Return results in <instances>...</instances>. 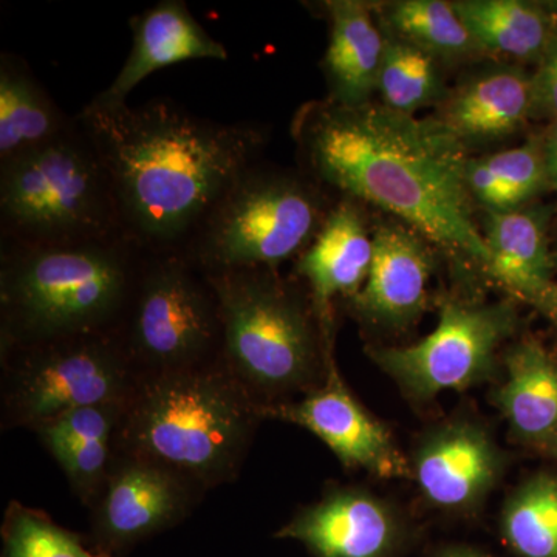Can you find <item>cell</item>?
<instances>
[{"mask_svg": "<svg viewBox=\"0 0 557 557\" xmlns=\"http://www.w3.org/2000/svg\"><path fill=\"white\" fill-rule=\"evenodd\" d=\"M504 533L523 557H557V475L541 472L516 491L505 508Z\"/></svg>", "mask_w": 557, "mask_h": 557, "instance_id": "28", "label": "cell"}, {"mask_svg": "<svg viewBox=\"0 0 557 557\" xmlns=\"http://www.w3.org/2000/svg\"><path fill=\"white\" fill-rule=\"evenodd\" d=\"M467 186L474 203L487 212H507L549 188L542 139L502 150L483 159H469Z\"/></svg>", "mask_w": 557, "mask_h": 557, "instance_id": "25", "label": "cell"}, {"mask_svg": "<svg viewBox=\"0 0 557 557\" xmlns=\"http://www.w3.org/2000/svg\"><path fill=\"white\" fill-rule=\"evenodd\" d=\"M76 119L108 172L124 234L146 252L182 251L265 146L256 124L203 119L166 98L89 102Z\"/></svg>", "mask_w": 557, "mask_h": 557, "instance_id": "2", "label": "cell"}, {"mask_svg": "<svg viewBox=\"0 0 557 557\" xmlns=\"http://www.w3.org/2000/svg\"><path fill=\"white\" fill-rule=\"evenodd\" d=\"M260 408L222 361L143 376L115 453L171 469L200 491L218 486L239 472Z\"/></svg>", "mask_w": 557, "mask_h": 557, "instance_id": "3", "label": "cell"}, {"mask_svg": "<svg viewBox=\"0 0 557 557\" xmlns=\"http://www.w3.org/2000/svg\"><path fill=\"white\" fill-rule=\"evenodd\" d=\"M373 234L358 201L338 199L317 237L298 258L296 271L310 288L311 307L329 336L330 311L338 296L355 298L368 278Z\"/></svg>", "mask_w": 557, "mask_h": 557, "instance_id": "15", "label": "cell"}, {"mask_svg": "<svg viewBox=\"0 0 557 557\" xmlns=\"http://www.w3.org/2000/svg\"><path fill=\"white\" fill-rule=\"evenodd\" d=\"M322 9L330 32L322 61L327 100L343 106L366 104L379 90L386 36L376 27L368 3L330 0Z\"/></svg>", "mask_w": 557, "mask_h": 557, "instance_id": "19", "label": "cell"}, {"mask_svg": "<svg viewBox=\"0 0 557 557\" xmlns=\"http://www.w3.org/2000/svg\"><path fill=\"white\" fill-rule=\"evenodd\" d=\"M127 405L70 410L36 429L81 500L94 507L108 480Z\"/></svg>", "mask_w": 557, "mask_h": 557, "instance_id": "21", "label": "cell"}, {"mask_svg": "<svg viewBox=\"0 0 557 557\" xmlns=\"http://www.w3.org/2000/svg\"><path fill=\"white\" fill-rule=\"evenodd\" d=\"M531 119H557V30L553 32L547 49L539 60L536 72L531 75Z\"/></svg>", "mask_w": 557, "mask_h": 557, "instance_id": "30", "label": "cell"}, {"mask_svg": "<svg viewBox=\"0 0 557 557\" xmlns=\"http://www.w3.org/2000/svg\"><path fill=\"white\" fill-rule=\"evenodd\" d=\"M335 201L306 174L262 166L242 172L183 255L205 273L274 269L302 255Z\"/></svg>", "mask_w": 557, "mask_h": 557, "instance_id": "6", "label": "cell"}, {"mask_svg": "<svg viewBox=\"0 0 557 557\" xmlns=\"http://www.w3.org/2000/svg\"><path fill=\"white\" fill-rule=\"evenodd\" d=\"M549 209L522 207L487 212L483 267L491 281L530 302L553 284L555 256L548 244Z\"/></svg>", "mask_w": 557, "mask_h": 557, "instance_id": "20", "label": "cell"}, {"mask_svg": "<svg viewBox=\"0 0 557 557\" xmlns=\"http://www.w3.org/2000/svg\"><path fill=\"white\" fill-rule=\"evenodd\" d=\"M432 267L431 242L417 231L405 223L376 226L368 278L351 298L355 310L380 327H408L424 309Z\"/></svg>", "mask_w": 557, "mask_h": 557, "instance_id": "13", "label": "cell"}, {"mask_svg": "<svg viewBox=\"0 0 557 557\" xmlns=\"http://www.w3.org/2000/svg\"><path fill=\"white\" fill-rule=\"evenodd\" d=\"M199 487L171 469L116 454L97 507L102 536L115 544L137 541L177 522L194 504Z\"/></svg>", "mask_w": 557, "mask_h": 557, "instance_id": "12", "label": "cell"}, {"mask_svg": "<svg viewBox=\"0 0 557 557\" xmlns=\"http://www.w3.org/2000/svg\"><path fill=\"white\" fill-rule=\"evenodd\" d=\"M541 139L549 188L555 189L557 193V119L549 123L544 138Z\"/></svg>", "mask_w": 557, "mask_h": 557, "instance_id": "31", "label": "cell"}, {"mask_svg": "<svg viewBox=\"0 0 557 557\" xmlns=\"http://www.w3.org/2000/svg\"><path fill=\"white\" fill-rule=\"evenodd\" d=\"M5 548L7 557H90L67 531L17 505L7 518Z\"/></svg>", "mask_w": 557, "mask_h": 557, "instance_id": "29", "label": "cell"}, {"mask_svg": "<svg viewBox=\"0 0 557 557\" xmlns=\"http://www.w3.org/2000/svg\"><path fill=\"white\" fill-rule=\"evenodd\" d=\"M304 174L339 199L397 215L431 244L485 267L467 186L468 149L435 119L372 101L304 106L293 123Z\"/></svg>", "mask_w": 557, "mask_h": 557, "instance_id": "1", "label": "cell"}, {"mask_svg": "<svg viewBox=\"0 0 557 557\" xmlns=\"http://www.w3.org/2000/svg\"><path fill=\"white\" fill-rule=\"evenodd\" d=\"M376 91L384 108L410 116L448 95L437 58L392 35L386 36Z\"/></svg>", "mask_w": 557, "mask_h": 557, "instance_id": "27", "label": "cell"}, {"mask_svg": "<svg viewBox=\"0 0 557 557\" xmlns=\"http://www.w3.org/2000/svg\"><path fill=\"white\" fill-rule=\"evenodd\" d=\"M0 247L2 350L120 332L146 252L129 237Z\"/></svg>", "mask_w": 557, "mask_h": 557, "instance_id": "4", "label": "cell"}, {"mask_svg": "<svg viewBox=\"0 0 557 557\" xmlns=\"http://www.w3.org/2000/svg\"><path fill=\"white\" fill-rule=\"evenodd\" d=\"M222 311V362L260 405L304 387L319 364L309 306L274 269L207 273Z\"/></svg>", "mask_w": 557, "mask_h": 557, "instance_id": "7", "label": "cell"}, {"mask_svg": "<svg viewBox=\"0 0 557 557\" xmlns=\"http://www.w3.org/2000/svg\"><path fill=\"white\" fill-rule=\"evenodd\" d=\"M508 380L497 405L516 437L548 445L557 434V361L536 341H525L507 355Z\"/></svg>", "mask_w": 557, "mask_h": 557, "instance_id": "23", "label": "cell"}, {"mask_svg": "<svg viewBox=\"0 0 557 557\" xmlns=\"http://www.w3.org/2000/svg\"><path fill=\"white\" fill-rule=\"evenodd\" d=\"M395 534L394 518L381 502L361 491L341 490L304 509L277 537L302 542L317 557H384Z\"/></svg>", "mask_w": 557, "mask_h": 557, "instance_id": "17", "label": "cell"}, {"mask_svg": "<svg viewBox=\"0 0 557 557\" xmlns=\"http://www.w3.org/2000/svg\"><path fill=\"white\" fill-rule=\"evenodd\" d=\"M442 557H480V556L472 555V553H468V552H454V553H449V555H445Z\"/></svg>", "mask_w": 557, "mask_h": 557, "instance_id": "33", "label": "cell"}, {"mask_svg": "<svg viewBox=\"0 0 557 557\" xmlns=\"http://www.w3.org/2000/svg\"><path fill=\"white\" fill-rule=\"evenodd\" d=\"M262 417L299 424L348 468H361L381 479L409 478L410 468L387 429L351 397L335 369L324 386L295 405L262 406Z\"/></svg>", "mask_w": 557, "mask_h": 557, "instance_id": "11", "label": "cell"}, {"mask_svg": "<svg viewBox=\"0 0 557 557\" xmlns=\"http://www.w3.org/2000/svg\"><path fill=\"white\" fill-rule=\"evenodd\" d=\"M119 335L141 379L222 361L218 292L183 252H145Z\"/></svg>", "mask_w": 557, "mask_h": 557, "instance_id": "8", "label": "cell"}, {"mask_svg": "<svg viewBox=\"0 0 557 557\" xmlns=\"http://www.w3.org/2000/svg\"><path fill=\"white\" fill-rule=\"evenodd\" d=\"M388 35L412 44L437 60H456L479 51L453 2L399 0L388 3L384 14Z\"/></svg>", "mask_w": 557, "mask_h": 557, "instance_id": "26", "label": "cell"}, {"mask_svg": "<svg viewBox=\"0 0 557 557\" xmlns=\"http://www.w3.org/2000/svg\"><path fill=\"white\" fill-rule=\"evenodd\" d=\"M518 313L509 304L450 300L437 327L408 347H372L370 357L406 394L429 399L449 388L478 383L493 368L505 339L515 333Z\"/></svg>", "mask_w": 557, "mask_h": 557, "instance_id": "10", "label": "cell"}, {"mask_svg": "<svg viewBox=\"0 0 557 557\" xmlns=\"http://www.w3.org/2000/svg\"><path fill=\"white\" fill-rule=\"evenodd\" d=\"M2 359L3 420L33 431L70 410L127 405L141 380L119 333L5 348Z\"/></svg>", "mask_w": 557, "mask_h": 557, "instance_id": "9", "label": "cell"}, {"mask_svg": "<svg viewBox=\"0 0 557 557\" xmlns=\"http://www.w3.org/2000/svg\"><path fill=\"white\" fill-rule=\"evenodd\" d=\"M549 448H552L553 454L557 457V434L555 435V438H553V442L549 443Z\"/></svg>", "mask_w": 557, "mask_h": 557, "instance_id": "34", "label": "cell"}, {"mask_svg": "<svg viewBox=\"0 0 557 557\" xmlns=\"http://www.w3.org/2000/svg\"><path fill=\"white\" fill-rule=\"evenodd\" d=\"M119 236L126 234L108 172L78 119L49 145L0 164V245L49 247Z\"/></svg>", "mask_w": 557, "mask_h": 557, "instance_id": "5", "label": "cell"}, {"mask_svg": "<svg viewBox=\"0 0 557 557\" xmlns=\"http://www.w3.org/2000/svg\"><path fill=\"white\" fill-rule=\"evenodd\" d=\"M453 5L480 50L539 61L555 32L547 11L537 3L461 0Z\"/></svg>", "mask_w": 557, "mask_h": 557, "instance_id": "24", "label": "cell"}, {"mask_svg": "<svg viewBox=\"0 0 557 557\" xmlns=\"http://www.w3.org/2000/svg\"><path fill=\"white\" fill-rule=\"evenodd\" d=\"M132 49L112 84L90 104L116 109L157 70L194 60H228V50L212 38L183 0H161L129 20Z\"/></svg>", "mask_w": 557, "mask_h": 557, "instance_id": "14", "label": "cell"}, {"mask_svg": "<svg viewBox=\"0 0 557 557\" xmlns=\"http://www.w3.org/2000/svg\"><path fill=\"white\" fill-rule=\"evenodd\" d=\"M531 306L536 307L544 317H547L549 321L555 322L557 325V284L553 282L552 285L541 295L536 296L533 300H530Z\"/></svg>", "mask_w": 557, "mask_h": 557, "instance_id": "32", "label": "cell"}, {"mask_svg": "<svg viewBox=\"0 0 557 557\" xmlns=\"http://www.w3.org/2000/svg\"><path fill=\"white\" fill-rule=\"evenodd\" d=\"M555 269H557V255L555 256Z\"/></svg>", "mask_w": 557, "mask_h": 557, "instance_id": "35", "label": "cell"}, {"mask_svg": "<svg viewBox=\"0 0 557 557\" xmlns=\"http://www.w3.org/2000/svg\"><path fill=\"white\" fill-rule=\"evenodd\" d=\"M90 557H104V556H90Z\"/></svg>", "mask_w": 557, "mask_h": 557, "instance_id": "36", "label": "cell"}, {"mask_svg": "<svg viewBox=\"0 0 557 557\" xmlns=\"http://www.w3.org/2000/svg\"><path fill=\"white\" fill-rule=\"evenodd\" d=\"M413 471L429 502L440 508H468L496 482L500 456L483 429L453 423L421 443Z\"/></svg>", "mask_w": 557, "mask_h": 557, "instance_id": "16", "label": "cell"}, {"mask_svg": "<svg viewBox=\"0 0 557 557\" xmlns=\"http://www.w3.org/2000/svg\"><path fill=\"white\" fill-rule=\"evenodd\" d=\"M531 75L500 65L480 72L446 95L435 120L468 149L516 134L531 119Z\"/></svg>", "mask_w": 557, "mask_h": 557, "instance_id": "18", "label": "cell"}, {"mask_svg": "<svg viewBox=\"0 0 557 557\" xmlns=\"http://www.w3.org/2000/svg\"><path fill=\"white\" fill-rule=\"evenodd\" d=\"M17 54L0 57V164L49 145L75 126Z\"/></svg>", "mask_w": 557, "mask_h": 557, "instance_id": "22", "label": "cell"}]
</instances>
